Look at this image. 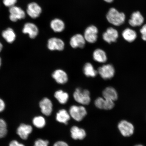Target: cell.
I'll use <instances>...</instances> for the list:
<instances>
[{"label": "cell", "instance_id": "28", "mask_svg": "<svg viewBox=\"0 0 146 146\" xmlns=\"http://www.w3.org/2000/svg\"><path fill=\"white\" fill-rule=\"evenodd\" d=\"M7 133V125L4 120L0 119V139L4 137Z\"/></svg>", "mask_w": 146, "mask_h": 146}, {"label": "cell", "instance_id": "26", "mask_svg": "<svg viewBox=\"0 0 146 146\" xmlns=\"http://www.w3.org/2000/svg\"><path fill=\"white\" fill-rule=\"evenodd\" d=\"M54 96L56 99L61 104H65L69 100V96L68 93L62 90L56 91L54 93Z\"/></svg>", "mask_w": 146, "mask_h": 146}, {"label": "cell", "instance_id": "6", "mask_svg": "<svg viewBox=\"0 0 146 146\" xmlns=\"http://www.w3.org/2000/svg\"><path fill=\"white\" fill-rule=\"evenodd\" d=\"M97 71L98 74L103 79L105 80L111 79L113 77L115 74L114 67L110 64L102 66L99 67Z\"/></svg>", "mask_w": 146, "mask_h": 146}, {"label": "cell", "instance_id": "17", "mask_svg": "<svg viewBox=\"0 0 146 146\" xmlns=\"http://www.w3.org/2000/svg\"><path fill=\"white\" fill-rule=\"evenodd\" d=\"M32 131L33 128L31 126L22 123L18 128L17 133L22 139L26 140Z\"/></svg>", "mask_w": 146, "mask_h": 146}, {"label": "cell", "instance_id": "8", "mask_svg": "<svg viewBox=\"0 0 146 146\" xmlns=\"http://www.w3.org/2000/svg\"><path fill=\"white\" fill-rule=\"evenodd\" d=\"M42 12V9L37 3L33 2L27 5V14L32 19H35L39 17Z\"/></svg>", "mask_w": 146, "mask_h": 146}, {"label": "cell", "instance_id": "21", "mask_svg": "<svg viewBox=\"0 0 146 146\" xmlns=\"http://www.w3.org/2000/svg\"><path fill=\"white\" fill-rule=\"evenodd\" d=\"M92 56L94 61L98 62L105 63L107 61V54L105 51L101 49H96L93 52Z\"/></svg>", "mask_w": 146, "mask_h": 146}, {"label": "cell", "instance_id": "33", "mask_svg": "<svg viewBox=\"0 0 146 146\" xmlns=\"http://www.w3.org/2000/svg\"><path fill=\"white\" fill-rule=\"evenodd\" d=\"M9 146H25L23 144L19 143L16 140H13L10 142Z\"/></svg>", "mask_w": 146, "mask_h": 146}, {"label": "cell", "instance_id": "35", "mask_svg": "<svg viewBox=\"0 0 146 146\" xmlns=\"http://www.w3.org/2000/svg\"><path fill=\"white\" fill-rule=\"evenodd\" d=\"M104 1L107 3H110L113 2L114 0H104Z\"/></svg>", "mask_w": 146, "mask_h": 146}, {"label": "cell", "instance_id": "16", "mask_svg": "<svg viewBox=\"0 0 146 146\" xmlns=\"http://www.w3.org/2000/svg\"><path fill=\"white\" fill-rule=\"evenodd\" d=\"M144 21V17L139 11L133 12L129 19V25L133 27H139L143 24Z\"/></svg>", "mask_w": 146, "mask_h": 146}, {"label": "cell", "instance_id": "14", "mask_svg": "<svg viewBox=\"0 0 146 146\" xmlns=\"http://www.w3.org/2000/svg\"><path fill=\"white\" fill-rule=\"evenodd\" d=\"M86 40L84 36L78 34L73 36L70 38L69 43L71 46L74 48H83L86 44Z\"/></svg>", "mask_w": 146, "mask_h": 146}, {"label": "cell", "instance_id": "5", "mask_svg": "<svg viewBox=\"0 0 146 146\" xmlns=\"http://www.w3.org/2000/svg\"><path fill=\"white\" fill-rule=\"evenodd\" d=\"M98 29L94 25L87 27L84 33V36L86 41L90 43H94L97 40Z\"/></svg>", "mask_w": 146, "mask_h": 146}, {"label": "cell", "instance_id": "31", "mask_svg": "<svg viewBox=\"0 0 146 146\" xmlns=\"http://www.w3.org/2000/svg\"><path fill=\"white\" fill-rule=\"evenodd\" d=\"M141 38L143 40L146 41V24L143 25L140 30Z\"/></svg>", "mask_w": 146, "mask_h": 146}, {"label": "cell", "instance_id": "34", "mask_svg": "<svg viewBox=\"0 0 146 146\" xmlns=\"http://www.w3.org/2000/svg\"><path fill=\"white\" fill-rule=\"evenodd\" d=\"M5 108V104L3 100L0 98V112H3Z\"/></svg>", "mask_w": 146, "mask_h": 146}, {"label": "cell", "instance_id": "27", "mask_svg": "<svg viewBox=\"0 0 146 146\" xmlns=\"http://www.w3.org/2000/svg\"><path fill=\"white\" fill-rule=\"evenodd\" d=\"M34 125L39 129H41L44 127L46 125V120L42 116H37L35 117L33 120Z\"/></svg>", "mask_w": 146, "mask_h": 146}, {"label": "cell", "instance_id": "10", "mask_svg": "<svg viewBox=\"0 0 146 146\" xmlns=\"http://www.w3.org/2000/svg\"><path fill=\"white\" fill-rule=\"evenodd\" d=\"M94 105L97 108L106 110H111L115 106L114 101L102 97L96 98L95 100Z\"/></svg>", "mask_w": 146, "mask_h": 146}, {"label": "cell", "instance_id": "29", "mask_svg": "<svg viewBox=\"0 0 146 146\" xmlns=\"http://www.w3.org/2000/svg\"><path fill=\"white\" fill-rule=\"evenodd\" d=\"M17 2V0H3V5L9 8L15 5Z\"/></svg>", "mask_w": 146, "mask_h": 146}, {"label": "cell", "instance_id": "4", "mask_svg": "<svg viewBox=\"0 0 146 146\" xmlns=\"http://www.w3.org/2000/svg\"><path fill=\"white\" fill-rule=\"evenodd\" d=\"M9 11L10 15L9 18L13 22H16L18 20L25 19L26 13L21 7L15 5L9 8Z\"/></svg>", "mask_w": 146, "mask_h": 146}, {"label": "cell", "instance_id": "1", "mask_svg": "<svg viewBox=\"0 0 146 146\" xmlns=\"http://www.w3.org/2000/svg\"><path fill=\"white\" fill-rule=\"evenodd\" d=\"M107 19L111 24L119 26L125 23V16L123 12H119L114 8L109 9L106 15Z\"/></svg>", "mask_w": 146, "mask_h": 146}, {"label": "cell", "instance_id": "38", "mask_svg": "<svg viewBox=\"0 0 146 146\" xmlns=\"http://www.w3.org/2000/svg\"><path fill=\"white\" fill-rule=\"evenodd\" d=\"M135 146H143V145H136Z\"/></svg>", "mask_w": 146, "mask_h": 146}, {"label": "cell", "instance_id": "36", "mask_svg": "<svg viewBox=\"0 0 146 146\" xmlns=\"http://www.w3.org/2000/svg\"><path fill=\"white\" fill-rule=\"evenodd\" d=\"M3 48V45L1 42H0V52H1Z\"/></svg>", "mask_w": 146, "mask_h": 146}, {"label": "cell", "instance_id": "18", "mask_svg": "<svg viewBox=\"0 0 146 146\" xmlns=\"http://www.w3.org/2000/svg\"><path fill=\"white\" fill-rule=\"evenodd\" d=\"M71 136L74 140H82L86 136L85 129L76 126H74L70 129Z\"/></svg>", "mask_w": 146, "mask_h": 146}, {"label": "cell", "instance_id": "12", "mask_svg": "<svg viewBox=\"0 0 146 146\" xmlns=\"http://www.w3.org/2000/svg\"><path fill=\"white\" fill-rule=\"evenodd\" d=\"M22 32L24 34H28L31 39H33L38 35L39 29L35 24L27 23L24 25Z\"/></svg>", "mask_w": 146, "mask_h": 146}, {"label": "cell", "instance_id": "11", "mask_svg": "<svg viewBox=\"0 0 146 146\" xmlns=\"http://www.w3.org/2000/svg\"><path fill=\"white\" fill-rule=\"evenodd\" d=\"M39 107L41 112L46 116H50L53 110V104L51 100L47 98H45L40 102Z\"/></svg>", "mask_w": 146, "mask_h": 146}, {"label": "cell", "instance_id": "30", "mask_svg": "<svg viewBox=\"0 0 146 146\" xmlns=\"http://www.w3.org/2000/svg\"><path fill=\"white\" fill-rule=\"evenodd\" d=\"M49 142L47 140L38 139L35 142L34 146H48Z\"/></svg>", "mask_w": 146, "mask_h": 146}, {"label": "cell", "instance_id": "9", "mask_svg": "<svg viewBox=\"0 0 146 146\" xmlns=\"http://www.w3.org/2000/svg\"><path fill=\"white\" fill-rule=\"evenodd\" d=\"M47 47L51 51H62L64 48L65 43L60 38L53 37L48 40Z\"/></svg>", "mask_w": 146, "mask_h": 146}, {"label": "cell", "instance_id": "15", "mask_svg": "<svg viewBox=\"0 0 146 146\" xmlns=\"http://www.w3.org/2000/svg\"><path fill=\"white\" fill-rule=\"evenodd\" d=\"M52 76L54 79L60 84H64L68 81V76L64 71L61 69H56L52 73Z\"/></svg>", "mask_w": 146, "mask_h": 146}, {"label": "cell", "instance_id": "19", "mask_svg": "<svg viewBox=\"0 0 146 146\" xmlns=\"http://www.w3.org/2000/svg\"><path fill=\"white\" fill-rule=\"evenodd\" d=\"M103 96L105 99L112 100L113 101H116L118 98L117 92L113 87H108L103 91Z\"/></svg>", "mask_w": 146, "mask_h": 146}, {"label": "cell", "instance_id": "24", "mask_svg": "<svg viewBox=\"0 0 146 146\" xmlns=\"http://www.w3.org/2000/svg\"><path fill=\"white\" fill-rule=\"evenodd\" d=\"M122 36L125 41L129 42H132L136 39L137 34L134 30L130 28H127L122 33Z\"/></svg>", "mask_w": 146, "mask_h": 146}, {"label": "cell", "instance_id": "32", "mask_svg": "<svg viewBox=\"0 0 146 146\" xmlns=\"http://www.w3.org/2000/svg\"><path fill=\"white\" fill-rule=\"evenodd\" d=\"M53 146H69L66 142L62 141H59L55 143Z\"/></svg>", "mask_w": 146, "mask_h": 146}, {"label": "cell", "instance_id": "3", "mask_svg": "<svg viewBox=\"0 0 146 146\" xmlns=\"http://www.w3.org/2000/svg\"><path fill=\"white\" fill-rule=\"evenodd\" d=\"M69 113L71 117L78 122L81 121L87 114L86 109L83 106H72Z\"/></svg>", "mask_w": 146, "mask_h": 146}, {"label": "cell", "instance_id": "2", "mask_svg": "<svg viewBox=\"0 0 146 146\" xmlns=\"http://www.w3.org/2000/svg\"><path fill=\"white\" fill-rule=\"evenodd\" d=\"M73 97L76 102L83 105H88L91 102L90 92L87 89L78 88L73 94Z\"/></svg>", "mask_w": 146, "mask_h": 146}, {"label": "cell", "instance_id": "20", "mask_svg": "<svg viewBox=\"0 0 146 146\" xmlns=\"http://www.w3.org/2000/svg\"><path fill=\"white\" fill-rule=\"evenodd\" d=\"M69 113L64 109L60 110L56 114V121L60 123L67 125L70 119Z\"/></svg>", "mask_w": 146, "mask_h": 146}, {"label": "cell", "instance_id": "37", "mask_svg": "<svg viewBox=\"0 0 146 146\" xmlns=\"http://www.w3.org/2000/svg\"><path fill=\"white\" fill-rule=\"evenodd\" d=\"M1 57H0V67H1Z\"/></svg>", "mask_w": 146, "mask_h": 146}, {"label": "cell", "instance_id": "13", "mask_svg": "<svg viewBox=\"0 0 146 146\" xmlns=\"http://www.w3.org/2000/svg\"><path fill=\"white\" fill-rule=\"evenodd\" d=\"M103 38L107 43H111L117 41L119 36L117 31L113 27H109L103 34Z\"/></svg>", "mask_w": 146, "mask_h": 146}, {"label": "cell", "instance_id": "23", "mask_svg": "<svg viewBox=\"0 0 146 146\" xmlns=\"http://www.w3.org/2000/svg\"><path fill=\"white\" fill-rule=\"evenodd\" d=\"M2 36L7 42L12 43L15 40L16 35L14 30L9 27L2 33Z\"/></svg>", "mask_w": 146, "mask_h": 146}, {"label": "cell", "instance_id": "25", "mask_svg": "<svg viewBox=\"0 0 146 146\" xmlns=\"http://www.w3.org/2000/svg\"><path fill=\"white\" fill-rule=\"evenodd\" d=\"M84 74L88 77L94 78L98 74V71L94 68V66L90 63H87L83 68Z\"/></svg>", "mask_w": 146, "mask_h": 146}, {"label": "cell", "instance_id": "7", "mask_svg": "<svg viewBox=\"0 0 146 146\" xmlns=\"http://www.w3.org/2000/svg\"><path fill=\"white\" fill-rule=\"evenodd\" d=\"M118 128L123 136L129 137L134 132V127L133 124L125 120H123L119 123Z\"/></svg>", "mask_w": 146, "mask_h": 146}, {"label": "cell", "instance_id": "22", "mask_svg": "<svg viewBox=\"0 0 146 146\" xmlns=\"http://www.w3.org/2000/svg\"><path fill=\"white\" fill-rule=\"evenodd\" d=\"M50 27L54 32L61 33L64 30L65 24L62 20L56 18L51 21Z\"/></svg>", "mask_w": 146, "mask_h": 146}]
</instances>
